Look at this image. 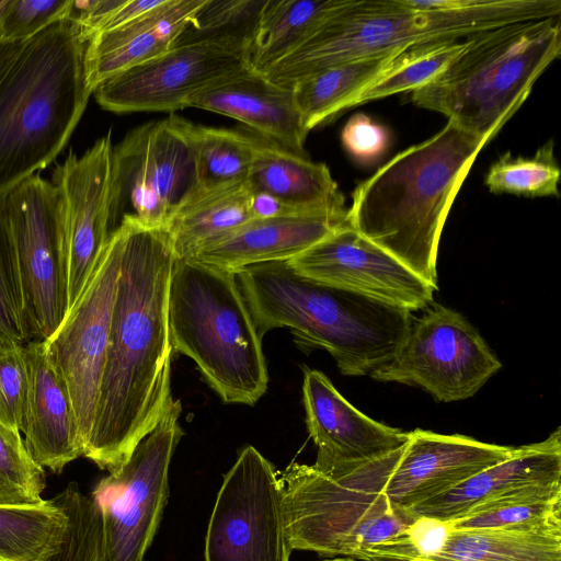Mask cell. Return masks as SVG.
Here are the masks:
<instances>
[{"label": "cell", "instance_id": "obj_1", "mask_svg": "<svg viewBox=\"0 0 561 561\" xmlns=\"http://www.w3.org/2000/svg\"><path fill=\"white\" fill-rule=\"evenodd\" d=\"M121 272L93 430L83 453L114 472L173 403L168 321L174 262L165 229L124 218Z\"/></svg>", "mask_w": 561, "mask_h": 561}, {"label": "cell", "instance_id": "obj_24", "mask_svg": "<svg viewBox=\"0 0 561 561\" xmlns=\"http://www.w3.org/2000/svg\"><path fill=\"white\" fill-rule=\"evenodd\" d=\"M205 0H163L140 18L93 35L85 67L92 92L107 79L168 51Z\"/></svg>", "mask_w": 561, "mask_h": 561}, {"label": "cell", "instance_id": "obj_29", "mask_svg": "<svg viewBox=\"0 0 561 561\" xmlns=\"http://www.w3.org/2000/svg\"><path fill=\"white\" fill-rule=\"evenodd\" d=\"M169 117L191 150L195 191L247 182L253 156L251 130L207 126L175 114Z\"/></svg>", "mask_w": 561, "mask_h": 561}, {"label": "cell", "instance_id": "obj_15", "mask_svg": "<svg viewBox=\"0 0 561 561\" xmlns=\"http://www.w3.org/2000/svg\"><path fill=\"white\" fill-rule=\"evenodd\" d=\"M288 263L308 279L411 312L430 307L437 290L350 225Z\"/></svg>", "mask_w": 561, "mask_h": 561}, {"label": "cell", "instance_id": "obj_17", "mask_svg": "<svg viewBox=\"0 0 561 561\" xmlns=\"http://www.w3.org/2000/svg\"><path fill=\"white\" fill-rule=\"evenodd\" d=\"M247 67L245 58L216 47L174 45L102 82L93 95L102 108L114 113L174 114L194 93Z\"/></svg>", "mask_w": 561, "mask_h": 561}, {"label": "cell", "instance_id": "obj_9", "mask_svg": "<svg viewBox=\"0 0 561 561\" xmlns=\"http://www.w3.org/2000/svg\"><path fill=\"white\" fill-rule=\"evenodd\" d=\"M14 249L28 341L47 340L68 310L61 197L35 173L2 196Z\"/></svg>", "mask_w": 561, "mask_h": 561}, {"label": "cell", "instance_id": "obj_2", "mask_svg": "<svg viewBox=\"0 0 561 561\" xmlns=\"http://www.w3.org/2000/svg\"><path fill=\"white\" fill-rule=\"evenodd\" d=\"M485 141L453 122L360 182L348 225L438 289L437 254L450 207Z\"/></svg>", "mask_w": 561, "mask_h": 561}, {"label": "cell", "instance_id": "obj_36", "mask_svg": "<svg viewBox=\"0 0 561 561\" xmlns=\"http://www.w3.org/2000/svg\"><path fill=\"white\" fill-rule=\"evenodd\" d=\"M453 530H527L561 526V490L496 503L449 522Z\"/></svg>", "mask_w": 561, "mask_h": 561}, {"label": "cell", "instance_id": "obj_14", "mask_svg": "<svg viewBox=\"0 0 561 561\" xmlns=\"http://www.w3.org/2000/svg\"><path fill=\"white\" fill-rule=\"evenodd\" d=\"M195 190L191 150L171 118L141 124L113 147L111 229L127 217L165 229Z\"/></svg>", "mask_w": 561, "mask_h": 561}, {"label": "cell", "instance_id": "obj_6", "mask_svg": "<svg viewBox=\"0 0 561 561\" xmlns=\"http://www.w3.org/2000/svg\"><path fill=\"white\" fill-rule=\"evenodd\" d=\"M560 53V16L492 27L466 38L463 49L431 82L410 92V100L486 144Z\"/></svg>", "mask_w": 561, "mask_h": 561}, {"label": "cell", "instance_id": "obj_5", "mask_svg": "<svg viewBox=\"0 0 561 561\" xmlns=\"http://www.w3.org/2000/svg\"><path fill=\"white\" fill-rule=\"evenodd\" d=\"M89 39L70 19L25 42L0 80V196L39 173L70 139L93 94Z\"/></svg>", "mask_w": 561, "mask_h": 561}, {"label": "cell", "instance_id": "obj_39", "mask_svg": "<svg viewBox=\"0 0 561 561\" xmlns=\"http://www.w3.org/2000/svg\"><path fill=\"white\" fill-rule=\"evenodd\" d=\"M24 344L0 340V424L18 433L28 387Z\"/></svg>", "mask_w": 561, "mask_h": 561}, {"label": "cell", "instance_id": "obj_37", "mask_svg": "<svg viewBox=\"0 0 561 561\" xmlns=\"http://www.w3.org/2000/svg\"><path fill=\"white\" fill-rule=\"evenodd\" d=\"M45 486V470L30 456L21 433L0 424V505L41 504Z\"/></svg>", "mask_w": 561, "mask_h": 561}, {"label": "cell", "instance_id": "obj_7", "mask_svg": "<svg viewBox=\"0 0 561 561\" xmlns=\"http://www.w3.org/2000/svg\"><path fill=\"white\" fill-rule=\"evenodd\" d=\"M168 321L174 353L190 357L225 403L254 405L268 373L234 272L174 259Z\"/></svg>", "mask_w": 561, "mask_h": 561}, {"label": "cell", "instance_id": "obj_45", "mask_svg": "<svg viewBox=\"0 0 561 561\" xmlns=\"http://www.w3.org/2000/svg\"><path fill=\"white\" fill-rule=\"evenodd\" d=\"M11 1L12 0H0V30H1V24L3 21L4 14H5L9 5L11 4Z\"/></svg>", "mask_w": 561, "mask_h": 561}, {"label": "cell", "instance_id": "obj_41", "mask_svg": "<svg viewBox=\"0 0 561 561\" xmlns=\"http://www.w3.org/2000/svg\"><path fill=\"white\" fill-rule=\"evenodd\" d=\"M341 141L354 160L367 164L386 153L391 144V135L385 125L364 113H357L344 125Z\"/></svg>", "mask_w": 561, "mask_h": 561}, {"label": "cell", "instance_id": "obj_12", "mask_svg": "<svg viewBox=\"0 0 561 561\" xmlns=\"http://www.w3.org/2000/svg\"><path fill=\"white\" fill-rule=\"evenodd\" d=\"M502 368L480 333L458 311L433 305L410 329L392 357L369 376L420 387L436 401L474 396Z\"/></svg>", "mask_w": 561, "mask_h": 561}, {"label": "cell", "instance_id": "obj_43", "mask_svg": "<svg viewBox=\"0 0 561 561\" xmlns=\"http://www.w3.org/2000/svg\"><path fill=\"white\" fill-rule=\"evenodd\" d=\"M250 213L252 219L302 214L268 194L252 191L250 195Z\"/></svg>", "mask_w": 561, "mask_h": 561}, {"label": "cell", "instance_id": "obj_30", "mask_svg": "<svg viewBox=\"0 0 561 561\" xmlns=\"http://www.w3.org/2000/svg\"><path fill=\"white\" fill-rule=\"evenodd\" d=\"M427 561H561V526L453 530Z\"/></svg>", "mask_w": 561, "mask_h": 561}, {"label": "cell", "instance_id": "obj_31", "mask_svg": "<svg viewBox=\"0 0 561 561\" xmlns=\"http://www.w3.org/2000/svg\"><path fill=\"white\" fill-rule=\"evenodd\" d=\"M266 0H205L174 45H205L241 56L249 62ZM173 45V46H174Z\"/></svg>", "mask_w": 561, "mask_h": 561}, {"label": "cell", "instance_id": "obj_16", "mask_svg": "<svg viewBox=\"0 0 561 561\" xmlns=\"http://www.w3.org/2000/svg\"><path fill=\"white\" fill-rule=\"evenodd\" d=\"M113 147L108 131L80 156L70 150L53 173L51 182L62 205L68 310L85 286L112 232Z\"/></svg>", "mask_w": 561, "mask_h": 561}, {"label": "cell", "instance_id": "obj_26", "mask_svg": "<svg viewBox=\"0 0 561 561\" xmlns=\"http://www.w3.org/2000/svg\"><path fill=\"white\" fill-rule=\"evenodd\" d=\"M250 195L248 183L240 182L188 196L165 228L174 259H190L252 220Z\"/></svg>", "mask_w": 561, "mask_h": 561}, {"label": "cell", "instance_id": "obj_4", "mask_svg": "<svg viewBox=\"0 0 561 561\" xmlns=\"http://www.w3.org/2000/svg\"><path fill=\"white\" fill-rule=\"evenodd\" d=\"M259 336L286 328L304 350H325L345 376L370 375L405 337L412 312L297 274L288 261L234 271Z\"/></svg>", "mask_w": 561, "mask_h": 561}, {"label": "cell", "instance_id": "obj_3", "mask_svg": "<svg viewBox=\"0 0 561 561\" xmlns=\"http://www.w3.org/2000/svg\"><path fill=\"white\" fill-rule=\"evenodd\" d=\"M560 15V0H350L301 46L262 73L289 88L337 64Z\"/></svg>", "mask_w": 561, "mask_h": 561}, {"label": "cell", "instance_id": "obj_11", "mask_svg": "<svg viewBox=\"0 0 561 561\" xmlns=\"http://www.w3.org/2000/svg\"><path fill=\"white\" fill-rule=\"evenodd\" d=\"M181 402L174 400L129 459L94 486L105 561H145L169 497V468L184 432Z\"/></svg>", "mask_w": 561, "mask_h": 561}, {"label": "cell", "instance_id": "obj_10", "mask_svg": "<svg viewBox=\"0 0 561 561\" xmlns=\"http://www.w3.org/2000/svg\"><path fill=\"white\" fill-rule=\"evenodd\" d=\"M122 247V229L116 227L81 294L57 330L45 340L56 377L70 404L82 456L96 415Z\"/></svg>", "mask_w": 561, "mask_h": 561}, {"label": "cell", "instance_id": "obj_34", "mask_svg": "<svg viewBox=\"0 0 561 561\" xmlns=\"http://www.w3.org/2000/svg\"><path fill=\"white\" fill-rule=\"evenodd\" d=\"M561 171L552 139L533 157H513L510 151L489 168L484 184L491 193L525 197L559 196Z\"/></svg>", "mask_w": 561, "mask_h": 561}, {"label": "cell", "instance_id": "obj_28", "mask_svg": "<svg viewBox=\"0 0 561 561\" xmlns=\"http://www.w3.org/2000/svg\"><path fill=\"white\" fill-rule=\"evenodd\" d=\"M350 0H266L249 54V66L264 72L310 38Z\"/></svg>", "mask_w": 561, "mask_h": 561}, {"label": "cell", "instance_id": "obj_23", "mask_svg": "<svg viewBox=\"0 0 561 561\" xmlns=\"http://www.w3.org/2000/svg\"><path fill=\"white\" fill-rule=\"evenodd\" d=\"M346 215L298 214L252 219L187 260L232 272L259 263L288 261L348 225Z\"/></svg>", "mask_w": 561, "mask_h": 561}, {"label": "cell", "instance_id": "obj_25", "mask_svg": "<svg viewBox=\"0 0 561 561\" xmlns=\"http://www.w3.org/2000/svg\"><path fill=\"white\" fill-rule=\"evenodd\" d=\"M247 179L252 192L268 194L302 214L346 215L345 197L327 164L252 131Z\"/></svg>", "mask_w": 561, "mask_h": 561}, {"label": "cell", "instance_id": "obj_27", "mask_svg": "<svg viewBox=\"0 0 561 561\" xmlns=\"http://www.w3.org/2000/svg\"><path fill=\"white\" fill-rule=\"evenodd\" d=\"M403 51L337 64L294 82L290 88L307 131L345 112L348 103L391 68Z\"/></svg>", "mask_w": 561, "mask_h": 561}, {"label": "cell", "instance_id": "obj_44", "mask_svg": "<svg viewBox=\"0 0 561 561\" xmlns=\"http://www.w3.org/2000/svg\"><path fill=\"white\" fill-rule=\"evenodd\" d=\"M25 42L0 39V80L20 55Z\"/></svg>", "mask_w": 561, "mask_h": 561}, {"label": "cell", "instance_id": "obj_13", "mask_svg": "<svg viewBox=\"0 0 561 561\" xmlns=\"http://www.w3.org/2000/svg\"><path fill=\"white\" fill-rule=\"evenodd\" d=\"M291 551L280 476L256 448L247 446L217 494L205 561H289Z\"/></svg>", "mask_w": 561, "mask_h": 561}, {"label": "cell", "instance_id": "obj_35", "mask_svg": "<svg viewBox=\"0 0 561 561\" xmlns=\"http://www.w3.org/2000/svg\"><path fill=\"white\" fill-rule=\"evenodd\" d=\"M68 516L62 538L43 561H105L101 511L76 482L55 495Z\"/></svg>", "mask_w": 561, "mask_h": 561}, {"label": "cell", "instance_id": "obj_20", "mask_svg": "<svg viewBox=\"0 0 561 561\" xmlns=\"http://www.w3.org/2000/svg\"><path fill=\"white\" fill-rule=\"evenodd\" d=\"M558 490H561L560 427L542 442L515 447L507 459L409 512L414 517L449 523L511 499Z\"/></svg>", "mask_w": 561, "mask_h": 561}, {"label": "cell", "instance_id": "obj_42", "mask_svg": "<svg viewBox=\"0 0 561 561\" xmlns=\"http://www.w3.org/2000/svg\"><path fill=\"white\" fill-rule=\"evenodd\" d=\"M451 533L449 523L430 517H416L408 529L412 560H428L444 548Z\"/></svg>", "mask_w": 561, "mask_h": 561}, {"label": "cell", "instance_id": "obj_22", "mask_svg": "<svg viewBox=\"0 0 561 561\" xmlns=\"http://www.w3.org/2000/svg\"><path fill=\"white\" fill-rule=\"evenodd\" d=\"M28 387L21 433L33 460L60 473L82 456L69 401L50 363L45 340L24 344Z\"/></svg>", "mask_w": 561, "mask_h": 561}, {"label": "cell", "instance_id": "obj_32", "mask_svg": "<svg viewBox=\"0 0 561 561\" xmlns=\"http://www.w3.org/2000/svg\"><path fill=\"white\" fill-rule=\"evenodd\" d=\"M67 523L55 496L36 505H0V561H43L59 543Z\"/></svg>", "mask_w": 561, "mask_h": 561}, {"label": "cell", "instance_id": "obj_8", "mask_svg": "<svg viewBox=\"0 0 561 561\" xmlns=\"http://www.w3.org/2000/svg\"><path fill=\"white\" fill-rule=\"evenodd\" d=\"M386 456L339 471L291 463L280 473L293 550L387 559L416 517L391 505L381 492Z\"/></svg>", "mask_w": 561, "mask_h": 561}, {"label": "cell", "instance_id": "obj_40", "mask_svg": "<svg viewBox=\"0 0 561 561\" xmlns=\"http://www.w3.org/2000/svg\"><path fill=\"white\" fill-rule=\"evenodd\" d=\"M73 0H12L0 30L4 41H27L47 26L68 19Z\"/></svg>", "mask_w": 561, "mask_h": 561}, {"label": "cell", "instance_id": "obj_47", "mask_svg": "<svg viewBox=\"0 0 561 561\" xmlns=\"http://www.w3.org/2000/svg\"><path fill=\"white\" fill-rule=\"evenodd\" d=\"M376 561H427V560H376Z\"/></svg>", "mask_w": 561, "mask_h": 561}, {"label": "cell", "instance_id": "obj_38", "mask_svg": "<svg viewBox=\"0 0 561 561\" xmlns=\"http://www.w3.org/2000/svg\"><path fill=\"white\" fill-rule=\"evenodd\" d=\"M2 196V195H1ZM0 196V340L26 343L14 249Z\"/></svg>", "mask_w": 561, "mask_h": 561}, {"label": "cell", "instance_id": "obj_46", "mask_svg": "<svg viewBox=\"0 0 561 561\" xmlns=\"http://www.w3.org/2000/svg\"><path fill=\"white\" fill-rule=\"evenodd\" d=\"M323 561H360V560L340 557V558H332V559H328V560H323Z\"/></svg>", "mask_w": 561, "mask_h": 561}, {"label": "cell", "instance_id": "obj_19", "mask_svg": "<svg viewBox=\"0 0 561 561\" xmlns=\"http://www.w3.org/2000/svg\"><path fill=\"white\" fill-rule=\"evenodd\" d=\"M302 401L307 430L318 448L314 466L345 470L402 448L410 432L374 421L354 408L317 369L305 368Z\"/></svg>", "mask_w": 561, "mask_h": 561}, {"label": "cell", "instance_id": "obj_21", "mask_svg": "<svg viewBox=\"0 0 561 561\" xmlns=\"http://www.w3.org/2000/svg\"><path fill=\"white\" fill-rule=\"evenodd\" d=\"M185 107L234 118L260 136L306 153L308 135L293 89L276 84L250 66L194 93Z\"/></svg>", "mask_w": 561, "mask_h": 561}, {"label": "cell", "instance_id": "obj_18", "mask_svg": "<svg viewBox=\"0 0 561 561\" xmlns=\"http://www.w3.org/2000/svg\"><path fill=\"white\" fill-rule=\"evenodd\" d=\"M512 446L425 430L410 432L408 443L385 458L381 492L394 507L414 506L459 485L480 471L507 459Z\"/></svg>", "mask_w": 561, "mask_h": 561}, {"label": "cell", "instance_id": "obj_33", "mask_svg": "<svg viewBox=\"0 0 561 561\" xmlns=\"http://www.w3.org/2000/svg\"><path fill=\"white\" fill-rule=\"evenodd\" d=\"M466 39L410 47L400 54L383 75L366 87L346 106V111L401 92H412L440 73L463 49Z\"/></svg>", "mask_w": 561, "mask_h": 561}]
</instances>
